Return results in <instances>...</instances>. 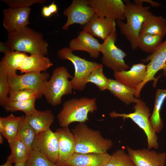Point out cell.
I'll return each instance as SVG.
<instances>
[{"label":"cell","instance_id":"cell-1","mask_svg":"<svg viewBox=\"0 0 166 166\" xmlns=\"http://www.w3.org/2000/svg\"><path fill=\"white\" fill-rule=\"evenodd\" d=\"M0 44L4 53L10 50L45 56L48 53V44L42 34L27 26L8 32L7 40Z\"/></svg>","mask_w":166,"mask_h":166},{"label":"cell","instance_id":"cell-2","mask_svg":"<svg viewBox=\"0 0 166 166\" xmlns=\"http://www.w3.org/2000/svg\"><path fill=\"white\" fill-rule=\"evenodd\" d=\"M126 23L117 20V24L121 33L126 37L133 50L137 48V43L142 25L146 18L152 14L150 7L144 6L138 0L132 2L125 1Z\"/></svg>","mask_w":166,"mask_h":166},{"label":"cell","instance_id":"cell-3","mask_svg":"<svg viewBox=\"0 0 166 166\" xmlns=\"http://www.w3.org/2000/svg\"><path fill=\"white\" fill-rule=\"evenodd\" d=\"M75 139L76 153H103L113 146L112 140L105 138L98 130L89 128L85 123H79L71 130Z\"/></svg>","mask_w":166,"mask_h":166},{"label":"cell","instance_id":"cell-4","mask_svg":"<svg viewBox=\"0 0 166 166\" xmlns=\"http://www.w3.org/2000/svg\"><path fill=\"white\" fill-rule=\"evenodd\" d=\"M96 101L95 98L83 97L65 101L57 116L60 126L67 127L74 122L85 123L88 121L89 113H93L97 109Z\"/></svg>","mask_w":166,"mask_h":166},{"label":"cell","instance_id":"cell-5","mask_svg":"<svg viewBox=\"0 0 166 166\" xmlns=\"http://www.w3.org/2000/svg\"><path fill=\"white\" fill-rule=\"evenodd\" d=\"M73 77L67 69L63 66L54 69L49 80L46 82L43 90V95L48 103L57 106L61 102L62 97L72 93L73 89L71 81Z\"/></svg>","mask_w":166,"mask_h":166},{"label":"cell","instance_id":"cell-6","mask_svg":"<svg viewBox=\"0 0 166 166\" xmlns=\"http://www.w3.org/2000/svg\"><path fill=\"white\" fill-rule=\"evenodd\" d=\"M72 52L69 47H64L58 50L57 55L60 59L68 60L73 64L75 72L71 81L73 89L82 91L87 83L88 79L91 72L103 65L101 64L81 58Z\"/></svg>","mask_w":166,"mask_h":166},{"label":"cell","instance_id":"cell-7","mask_svg":"<svg viewBox=\"0 0 166 166\" xmlns=\"http://www.w3.org/2000/svg\"><path fill=\"white\" fill-rule=\"evenodd\" d=\"M133 113H119L113 111L109 113L112 118L120 117L123 119L129 118L132 120L145 133L147 138L148 148L157 149L159 147L158 138L150 123L151 115L150 110L145 103L139 99L134 106Z\"/></svg>","mask_w":166,"mask_h":166},{"label":"cell","instance_id":"cell-8","mask_svg":"<svg viewBox=\"0 0 166 166\" xmlns=\"http://www.w3.org/2000/svg\"><path fill=\"white\" fill-rule=\"evenodd\" d=\"M117 37L115 34L104 41L100 51L103 54L102 64L114 72L126 70L129 67L124 59L127 54L115 44Z\"/></svg>","mask_w":166,"mask_h":166},{"label":"cell","instance_id":"cell-9","mask_svg":"<svg viewBox=\"0 0 166 166\" xmlns=\"http://www.w3.org/2000/svg\"><path fill=\"white\" fill-rule=\"evenodd\" d=\"M143 61L149 62L147 65L144 80L136 89L135 97L137 98L140 97L141 90L148 82L153 81V85L154 87L156 86L159 78H155V76L159 71L163 70L166 64V39L155 51Z\"/></svg>","mask_w":166,"mask_h":166},{"label":"cell","instance_id":"cell-10","mask_svg":"<svg viewBox=\"0 0 166 166\" xmlns=\"http://www.w3.org/2000/svg\"><path fill=\"white\" fill-rule=\"evenodd\" d=\"M11 90L25 89L43 90L45 84L49 77L48 73H30L19 75L15 73L8 74Z\"/></svg>","mask_w":166,"mask_h":166},{"label":"cell","instance_id":"cell-11","mask_svg":"<svg viewBox=\"0 0 166 166\" xmlns=\"http://www.w3.org/2000/svg\"><path fill=\"white\" fill-rule=\"evenodd\" d=\"M33 150L56 164L59 156V145L56 132H53L50 128L39 133L33 144Z\"/></svg>","mask_w":166,"mask_h":166},{"label":"cell","instance_id":"cell-12","mask_svg":"<svg viewBox=\"0 0 166 166\" xmlns=\"http://www.w3.org/2000/svg\"><path fill=\"white\" fill-rule=\"evenodd\" d=\"M67 20L62 27L67 30L72 24L77 23L85 25L95 14L94 10L88 4L87 0H73L63 12Z\"/></svg>","mask_w":166,"mask_h":166},{"label":"cell","instance_id":"cell-13","mask_svg":"<svg viewBox=\"0 0 166 166\" xmlns=\"http://www.w3.org/2000/svg\"><path fill=\"white\" fill-rule=\"evenodd\" d=\"M99 17L117 20L125 19V3L121 0H87Z\"/></svg>","mask_w":166,"mask_h":166},{"label":"cell","instance_id":"cell-14","mask_svg":"<svg viewBox=\"0 0 166 166\" xmlns=\"http://www.w3.org/2000/svg\"><path fill=\"white\" fill-rule=\"evenodd\" d=\"M128 154L136 166H165L166 153L148 148L134 149L127 146Z\"/></svg>","mask_w":166,"mask_h":166},{"label":"cell","instance_id":"cell-15","mask_svg":"<svg viewBox=\"0 0 166 166\" xmlns=\"http://www.w3.org/2000/svg\"><path fill=\"white\" fill-rule=\"evenodd\" d=\"M83 30L104 41L108 37L117 34L116 20L101 18L95 14L84 25Z\"/></svg>","mask_w":166,"mask_h":166},{"label":"cell","instance_id":"cell-16","mask_svg":"<svg viewBox=\"0 0 166 166\" xmlns=\"http://www.w3.org/2000/svg\"><path fill=\"white\" fill-rule=\"evenodd\" d=\"M30 7H9L3 11V24L8 32L27 26L29 24Z\"/></svg>","mask_w":166,"mask_h":166},{"label":"cell","instance_id":"cell-17","mask_svg":"<svg viewBox=\"0 0 166 166\" xmlns=\"http://www.w3.org/2000/svg\"><path fill=\"white\" fill-rule=\"evenodd\" d=\"M59 145L58 166H64L65 164L75 152L74 136L68 127L58 128L55 131Z\"/></svg>","mask_w":166,"mask_h":166},{"label":"cell","instance_id":"cell-18","mask_svg":"<svg viewBox=\"0 0 166 166\" xmlns=\"http://www.w3.org/2000/svg\"><path fill=\"white\" fill-rule=\"evenodd\" d=\"M147 65L142 63L133 65L128 70L114 72L115 80L132 89H136L145 77Z\"/></svg>","mask_w":166,"mask_h":166},{"label":"cell","instance_id":"cell-19","mask_svg":"<svg viewBox=\"0 0 166 166\" xmlns=\"http://www.w3.org/2000/svg\"><path fill=\"white\" fill-rule=\"evenodd\" d=\"M101 44L93 36L83 30L70 42L69 48L72 51H82L88 53L94 58L98 57Z\"/></svg>","mask_w":166,"mask_h":166},{"label":"cell","instance_id":"cell-20","mask_svg":"<svg viewBox=\"0 0 166 166\" xmlns=\"http://www.w3.org/2000/svg\"><path fill=\"white\" fill-rule=\"evenodd\" d=\"M111 157L107 152L103 153L75 152L64 166H106Z\"/></svg>","mask_w":166,"mask_h":166},{"label":"cell","instance_id":"cell-21","mask_svg":"<svg viewBox=\"0 0 166 166\" xmlns=\"http://www.w3.org/2000/svg\"><path fill=\"white\" fill-rule=\"evenodd\" d=\"M53 65L50 59L45 56L32 54L26 57L19 65L18 70L21 73H41Z\"/></svg>","mask_w":166,"mask_h":166},{"label":"cell","instance_id":"cell-22","mask_svg":"<svg viewBox=\"0 0 166 166\" xmlns=\"http://www.w3.org/2000/svg\"><path fill=\"white\" fill-rule=\"evenodd\" d=\"M25 118L37 135L50 129L54 119V115L50 109L44 111L37 110L34 113L25 116Z\"/></svg>","mask_w":166,"mask_h":166},{"label":"cell","instance_id":"cell-23","mask_svg":"<svg viewBox=\"0 0 166 166\" xmlns=\"http://www.w3.org/2000/svg\"><path fill=\"white\" fill-rule=\"evenodd\" d=\"M107 89L126 105L136 104L139 99L135 97L136 89L130 88L115 79H109Z\"/></svg>","mask_w":166,"mask_h":166},{"label":"cell","instance_id":"cell-24","mask_svg":"<svg viewBox=\"0 0 166 166\" xmlns=\"http://www.w3.org/2000/svg\"><path fill=\"white\" fill-rule=\"evenodd\" d=\"M166 34V19L162 16L152 14L144 22L139 35L150 34L164 37Z\"/></svg>","mask_w":166,"mask_h":166},{"label":"cell","instance_id":"cell-25","mask_svg":"<svg viewBox=\"0 0 166 166\" xmlns=\"http://www.w3.org/2000/svg\"><path fill=\"white\" fill-rule=\"evenodd\" d=\"M4 53V56L0 61V67L8 74L17 73L19 65L28 55L25 53L10 50H7Z\"/></svg>","mask_w":166,"mask_h":166},{"label":"cell","instance_id":"cell-26","mask_svg":"<svg viewBox=\"0 0 166 166\" xmlns=\"http://www.w3.org/2000/svg\"><path fill=\"white\" fill-rule=\"evenodd\" d=\"M21 117L12 114L5 117H0V132L8 143L17 137Z\"/></svg>","mask_w":166,"mask_h":166},{"label":"cell","instance_id":"cell-27","mask_svg":"<svg viewBox=\"0 0 166 166\" xmlns=\"http://www.w3.org/2000/svg\"><path fill=\"white\" fill-rule=\"evenodd\" d=\"M166 98V89L157 90L153 111L149 118L151 126L156 133H160L163 128V121L160 116V111Z\"/></svg>","mask_w":166,"mask_h":166},{"label":"cell","instance_id":"cell-28","mask_svg":"<svg viewBox=\"0 0 166 166\" xmlns=\"http://www.w3.org/2000/svg\"><path fill=\"white\" fill-rule=\"evenodd\" d=\"M8 143L11 153L8 157L12 163H26L31 152L27 146L18 137Z\"/></svg>","mask_w":166,"mask_h":166},{"label":"cell","instance_id":"cell-29","mask_svg":"<svg viewBox=\"0 0 166 166\" xmlns=\"http://www.w3.org/2000/svg\"><path fill=\"white\" fill-rule=\"evenodd\" d=\"M37 136L35 131L26 120L25 116H21L17 137L31 151Z\"/></svg>","mask_w":166,"mask_h":166},{"label":"cell","instance_id":"cell-30","mask_svg":"<svg viewBox=\"0 0 166 166\" xmlns=\"http://www.w3.org/2000/svg\"><path fill=\"white\" fill-rule=\"evenodd\" d=\"M163 37L150 34L139 35L137 48L143 52L152 53L163 42Z\"/></svg>","mask_w":166,"mask_h":166},{"label":"cell","instance_id":"cell-31","mask_svg":"<svg viewBox=\"0 0 166 166\" xmlns=\"http://www.w3.org/2000/svg\"><path fill=\"white\" fill-rule=\"evenodd\" d=\"M36 100L34 99L19 101L9 100L3 107L7 112L21 111L24 112L26 116H27L34 113L37 110L35 107Z\"/></svg>","mask_w":166,"mask_h":166},{"label":"cell","instance_id":"cell-32","mask_svg":"<svg viewBox=\"0 0 166 166\" xmlns=\"http://www.w3.org/2000/svg\"><path fill=\"white\" fill-rule=\"evenodd\" d=\"M42 96L43 90L25 89L10 91L9 98L10 101H24L40 98Z\"/></svg>","mask_w":166,"mask_h":166},{"label":"cell","instance_id":"cell-33","mask_svg":"<svg viewBox=\"0 0 166 166\" xmlns=\"http://www.w3.org/2000/svg\"><path fill=\"white\" fill-rule=\"evenodd\" d=\"M106 166H136L128 153L123 149L117 150L111 155Z\"/></svg>","mask_w":166,"mask_h":166},{"label":"cell","instance_id":"cell-34","mask_svg":"<svg viewBox=\"0 0 166 166\" xmlns=\"http://www.w3.org/2000/svg\"><path fill=\"white\" fill-rule=\"evenodd\" d=\"M109 79L104 74L103 67L93 70L89 75L87 83H91L95 85L101 91L107 89Z\"/></svg>","mask_w":166,"mask_h":166},{"label":"cell","instance_id":"cell-35","mask_svg":"<svg viewBox=\"0 0 166 166\" xmlns=\"http://www.w3.org/2000/svg\"><path fill=\"white\" fill-rule=\"evenodd\" d=\"M8 78L7 73L0 67V105L2 107L9 101L10 89Z\"/></svg>","mask_w":166,"mask_h":166},{"label":"cell","instance_id":"cell-36","mask_svg":"<svg viewBox=\"0 0 166 166\" xmlns=\"http://www.w3.org/2000/svg\"><path fill=\"white\" fill-rule=\"evenodd\" d=\"M26 166H58L42 154L33 150L26 163Z\"/></svg>","mask_w":166,"mask_h":166},{"label":"cell","instance_id":"cell-37","mask_svg":"<svg viewBox=\"0 0 166 166\" xmlns=\"http://www.w3.org/2000/svg\"><path fill=\"white\" fill-rule=\"evenodd\" d=\"M11 8L29 7L36 3L43 4L46 2L43 0H2Z\"/></svg>","mask_w":166,"mask_h":166},{"label":"cell","instance_id":"cell-38","mask_svg":"<svg viewBox=\"0 0 166 166\" xmlns=\"http://www.w3.org/2000/svg\"><path fill=\"white\" fill-rule=\"evenodd\" d=\"M139 2L143 3H148L150 5L153 7H160L161 4L160 3L156 1H154L151 0H138Z\"/></svg>","mask_w":166,"mask_h":166},{"label":"cell","instance_id":"cell-39","mask_svg":"<svg viewBox=\"0 0 166 166\" xmlns=\"http://www.w3.org/2000/svg\"><path fill=\"white\" fill-rule=\"evenodd\" d=\"M42 16L45 18L49 17L52 15L49 9L48 6L43 7L42 10Z\"/></svg>","mask_w":166,"mask_h":166},{"label":"cell","instance_id":"cell-40","mask_svg":"<svg viewBox=\"0 0 166 166\" xmlns=\"http://www.w3.org/2000/svg\"><path fill=\"white\" fill-rule=\"evenodd\" d=\"M48 6L52 14H56L57 13L58 8L57 5L54 3V2H52Z\"/></svg>","mask_w":166,"mask_h":166},{"label":"cell","instance_id":"cell-41","mask_svg":"<svg viewBox=\"0 0 166 166\" xmlns=\"http://www.w3.org/2000/svg\"><path fill=\"white\" fill-rule=\"evenodd\" d=\"M12 163L8 157L5 163L4 164L1 165L0 166H12Z\"/></svg>","mask_w":166,"mask_h":166},{"label":"cell","instance_id":"cell-42","mask_svg":"<svg viewBox=\"0 0 166 166\" xmlns=\"http://www.w3.org/2000/svg\"><path fill=\"white\" fill-rule=\"evenodd\" d=\"M14 166H26V163H18L15 164Z\"/></svg>","mask_w":166,"mask_h":166},{"label":"cell","instance_id":"cell-43","mask_svg":"<svg viewBox=\"0 0 166 166\" xmlns=\"http://www.w3.org/2000/svg\"><path fill=\"white\" fill-rule=\"evenodd\" d=\"M4 138L2 136V135L0 134V143L1 144H2L3 143L4 141Z\"/></svg>","mask_w":166,"mask_h":166},{"label":"cell","instance_id":"cell-44","mask_svg":"<svg viewBox=\"0 0 166 166\" xmlns=\"http://www.w3.org/2000/svg\"><path fill=\"white\" fill-rule=\"evenodd\" d=\"M163 75L164 76H166V64L165 65L163 69Z\"/></svg>","mask_w":166,"mask_h":166},{"label":"cell","instance_id":"cell-45","mask_svg":"<svg viewBox=\"0 0 166 166\" xmlns=\"http://www.w3.org/2000/svg\"><path fill=\"white\" fill-rule=\"evenodd\" d=\"M69 166V165H68V166Z\"/></svg>","mask_w":166,"mask_h":166}]
</instances>
